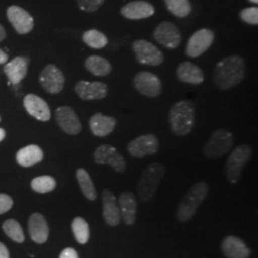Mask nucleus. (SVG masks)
Listing matches in <instances>:
<instances>
[{"mask_svg":"<svg viewBox=\"0 0 258 258\" xmlns=\"http://www.w3.org/2000/svg\"><path fill=\"white\" fill-rule=\"evenodd\" d=\"M83 42L93 49H102L108 44L107 37L98 30L91 29L84 32L83 35Z\"/></svg>","mask_w":258,"mask_h":258,"instance_id":"29","label":"nucleus"},{"mask_svg":"<svg viewBox=\"0 0 258 258\" xmlns=\"http://www.w3.org/2000/svg\"><path fill=\"white\" fill-rule=\"evenodd\" d=\"M43 159V151L37 145H30L19 149L17 153V161L23 167L35 166Z\"/></svg>","mask_w":258,"mask_h":258,"instance_id":"26","label":"nucleus"},{"mask_svg":"<svg viewBox=\"0 0 258 258\" xmlns=\"http://www.w3.org/2000/svg\"><path fill=\"white\" fill-rule=\"evenodd\" d=\"M29 233L32 240L37 244H43L46 242L49 236V227L45 217L41 213H33L28 223Z\"/></svg>","mask_w":258,"mask_h":258,"instance_id":"22","label":"nucleus"},{"mask_svg":"<svg viewBox=\"0 0 258 258\" xmlns=\"http://www.w3.org/2000/svg\"><path fill=\"white\" fill-rule=\"evenodd\" d=\"M166 175V167L152 163L143 171L137 184V194L143 202H148L156 195L158 187Z\"/></svg>","mask_w":258,"mask_h":258,"instance_id":"4","label":"nucleus"},{"mask_svg":"<svg viewBox=\"0 0 258 258\" xmlns=\"http://www.w3.org/2000/svg\"><path fill=\"white\" fill-rule=\"evenodd\" d=\"M118 206L120 212L121 220L126 225L132 226L136 222V214H137V199L136 196L132 192H122L119 196Z\"/></svg>","mask_w":258,"mask_h":258,"instance_id":"20","label":"nucleus"},{"mask_svg":"<svg viewBox=\"0 0 258 258\" xmlns=\"http://www.w3.org/2000/svg\"><path fill=\"white\" fill-rule=\"evenodd\" d=\"M13 199L7 194H0V214L9 212L13 208Z\"/></svg>","mask_w":258,"mask_h":258,"instance_id":"36","label":"nucleus"},{"mask_svg":"<svg viewBox=\"0 0 258 258\" xmlns=\"http://www.w3.org/2000/svg\"><path fill=\"white\" fill-rule=\"evenodd\" d=\"M5 137H6V132H5V130L3 128H0V142L3 141Z\"/></svg>","mask_w":258,"mask_h":258,"instance_id":"41","label":"nucleus"},{"mask_svg":"<svg viewBox=\"0 0 258 258\" xmlns=\"http://www.w3.org/2000/svg\"><path fill=\"white\" fill-rule=\"evenodd\" d=\"M56 186L55 179L51 176H39L31 182V187L38 194H48L53 191Z\"/></svg>","mask_w":258,"mask_h":258,"instance_id":"32","label":"nucleus"},{"mask_svg":"<svg viewBox=\"0 0 258 258\" xmlns=\"http://www.w3.org/2000/svg\"><path fill=\"white\" fill-rule=\"evenodd\" d=\"M24 107L37 120L48 121L51 119V111L48 103L35 94H29L24 98Z\"/></svg>","mask_w":258,"mask_h":258,"instance_id":"19","label":"nucleus"},{"mask_svg":"<svg viewBox=\"0 0 258 258\" xmlns=\"http://www.w3.org/2000/svg\"><path fill=\"white\" fill-rule=\"evenodd\" d=\"M133 84L139 93L149 98L159 97L163 89L161 80L158 76L148 71H142L135 75Z\"/></svg>","mask_w":258,"mask_h":258,"instance_id":"11","label":"nucleus"},{"mask_svg":"<svg viewBox=\"0 0 258 258\" xmlns=\"http://www.w3.org/2000/svg\"><path fill=\"white\" fill-rule=\"evenodd\" d=\"M170 128L177 136H185L195 123V106L192 101L184 100L174 103L168 113Z\"/></svg>","mask_w":258,"mask_h":258,"instance_id":"2","label":"nucleus"},{"mask_svg":"<svg viewBox=\"0 0 258 258\" xmlns=\"http://www.w3.org/2000/svg\"><path fill=\"white\" fill-rule=\"evenodd\" d=\"M0 120H1V119H0Z\"/></svg>","mask_w":258,"mask_h":258,"instance_id":"43","label":"nucleus"},{"mask_svg":"<svg viewBox=\"0 0 258 258\" xmlns=\"http://www.w3.org/2000/svg\"><path fill=\"white\" fill-rule=\"evenodd\" d=\"M252 156V148L248 145H241L231 151L226 163V175L231 184H237L243 169Z\"/></svg>","mask_w":258,"mask_h":258,"instance_id":"5","label":"nucleus"},{"mask_svg":"<svg viewBox=\"0 0 258 258\" xmlns=\"http://www.w3.org/2000/svg\"><path fill=\"white\" fill-rule=\"evenodd\" d=\"M8 61V55L0 49V64H5Z\"/></svg>","mask_w":258,"mask_h":258,"instance_id":"39","label":"nucleus"},{"mask_svg":"<svg viewBox=\"0 0 258 258\" xmlns=\"http://www.w3.org/2000/svg\"><path fill=\"white\" fill-rule=\"evenodd\" d=\"M2 228H3L4 232L6 233V235L11 239L14 240L18 243H22L25 240V235H24L23 230H22L20 224L17 220L9 219V220L4 222Z\"/></svg>","mask_w":258,"mask_h":258,"instance_id":"33","label":"nucleus"},{"mask_svg":"<svg viewBox=\"0 0 258 258\" xmlns=\"http://www.w3.org/2000/svg\"><path fill=\"white\" fill-rule=\"evenodd\" d=\"M0 258H10L9 249L2 242H0Z\"/></svg>","mask_w":258,"mask_h":258,"instance_id":"38","label":"nucleus"},{"mask_svg":"<svg viewBox=\"0 0 258 258\" xmlns=\"http://www.w3.org/2000/svg\"><path fill=\"white\" fill-rule=\"evenodd\" d=\"M71 227L76 240L80 244H86L90 237V229L86 220H84L83 217H76Z\"/></svg>","mask_w":258,"mask_h":258,"instance_id":"30","label":"nucleus"},{"mask_svg":"<svg viewBox=\"0 0 258 258\" xmlns=\"http://www.w3.org/2000/svg\"><path fill=\"white\" fill-rule=\"evenodd\" d=\"M166 9L177 18H185L191 12V5L188 0H165Z\"/></svg>","mask_w":258,"mask_h":258,"instance_id":"31","label":"nucleus"},{"mask_svg":"<svg viewBox=\"0 0 258 258\" xmlns=\"http://www.w3.org/2000/svg\"><path fill=\"white\" fill-rule=\"evenodd\" d=\"M132 50L140 64L159 66L165 60L162 51L146 39H137L133 41Z\"/></svg>","mask_w":258,"mask_h":258,"instance_id":"7","label":"nucleus"},{"mask_svg":"<svg viewBox=\"0 0 258 258\" xmlns=\"http://www.w3.org/2000/svg\"><path fill=\"white\" fill-rule=\"evenodd\" d=\"M94 161L98 165H109L118 173H123L126 170L124 158L109 145H102L95 150Z\"/></svg>","mask_w":258,"mask_h":258,"instance_id":"9","label":"nucleus"},{"mask_svg":"<svg viewBox=\"0 0 258 258\" xmlns=\"http://www.w3.org/2000/svg\"><path fill=\"white\" fill-rule=\"evenodd\" d=\"M102 214L104 221L111 227L120 225L121 222L119 206L114 194L110 189L105 188L102 192Z\"/></svg>","mask_w":258,"mask_h":258,"instance_id":"17","label":"nucleus"},{"mask_svg":"<svg viewBox=\"0 0 258 258\" xmlns=\"http://www.w3.org/2000/svg\"><path fill=\"white\" fill-rule=\"evenodd\" d=\"M75 91L82 100L96 101L102 100L107 96L108 87L102 82L89 83L86 81H81L76 84Z\"/></svg>","mask_w":258,"mask_h":258,"instance_id":"16","label":"nucleus"},{"mask_svg":"<svg viewBox=\"0 0 258 258\" xmlns=\"http://www.w3.org/2000/svg\"><path fill=\"white\" fill-rule=\"evenodd\" d=\"M233 146V135L226 129H216L204 147L206 158L214 160L227 154Z\"/></svg>","mask_w":258,"mask_h":258,"instance_id":"6","label":"nucleus"},{"mask_svg":"<svg viewBox=\"0 0 258 258\" xmlns=\"http://www.w3.org/2000/svg\"><path fill=\"white\" fill-rule=\"evenodd\" d=\"M246 77V62L242 55H231L220 60L213 70V83L220 90H228Z\"/></svg>","mask_w":258,"mask_h":258,"instance_id":"1","label":"nucleus"},{"mask_svg":"<svg viewBox=\"0 0 258 258\" xmlns=\"http://www.w3.org/2000/svg\"><path fill=\"white\" fill-rule=\"evenodd\" d=\"M159 149V140L153 134L141 135L129 142L127 151L135 158H143L148 155H153Z\"/></svg>","mask_w":258,"mask_h":258,"instance_id":"12","label":"nucleus"},{"mask_svg":"<svg viewBox=\"0 0 258 258\" xmlns=\"http://www.w3.org/2000/svg\"><path fill=\"white\" fill-rule=\"evenodd\" d=\"M55 120L58 126L69 135H78L81 133L83 125L73 108L70 106H60L55 110Z\"/></svg>","mask_w":258,"mask_h":258,"instance_id":"13","label":"nucleus"},{"mask_svg":"<svg viewBox=\"0 0 258 258\" xmlns=\"http://www.w3.org/2000/svg\"><path fill=\"white\" fill-rule=\"evenodd\" d=\"M79 8L86 13H94L102 7L104 0H77Z\"/></svg>","mask_w":258,"mask_h":258,"instance_id":"35","label":"nucleus"},{"mask_svg":"<svg viewBox=\"0 0 258 258\" xmlns=\"http://www.w3.org/2000/svg\"><path fill=\"white\" fill-rule=\"evenodd\" d=\"M63 73L54 64L46 65L39 76V83L46 92L58 94L64 86Z\"/></svg>","mask_w":258,"mask_h":258,"instance_id":"14","label":"nucleus"},{"mask_svg":"<svg viewBox=\"0 0 258 258\" xmlns=\"http://www.w3.org/2000/svg\"><path fill=\"white\" fill-rule=\"evenodd\" d=\"M250 3H253V4H258V0H249Z\"/></svg>","mask_w":258,"mask_h":258,"instance_id":"42","label":"nucleus"},{"mask_svg":"<svg viewBox=\"0 0 258 258\" xmlns=\"http://www.w3.org/2000/svg\"><path fill=\"white\" fill-rule=\"evenodd\" d=\"M214 39L215 34L211 29L203 28L196 31L188 38L185 46V54L191 58H197L201 56L212 46Z\"/></svg>","mask_w":258,"mask_h":258,"instance_id":"8","label":"nucleus"},{"mask_svg":"<svg viewBox=\"0 0 258 258\" xmlns=\"http://www.w3.org/2000/svg\"><path fill=\"white\" fill-rule=\"evenodd\" d=\"M5 37H6V31H5L3 26L0 24V41L5 39Z\"/></svg>","mask_w":258,"mask_h":258,"instance_id":"40","label":"nucleus"},{"mask_svg":"<svg viewBox=\"0 0 258 258\" xmlns=\"http://www.w3.org/2000/svg\"><path fill=\"white\" fill-rule=\"evenodd\" d=\"M117 125V120L111 116H104L102 113H96L89 120V127L95 136L106 137L110 135Z\"/></svg>","mask_w":258,"mask_h":258,"instance_id":"23","label":"nucleus"},{"mask_svg":"<svg viewBox=\"0 0 258 258\" xmlns=\"http://www.w3.org/2000/svg\"><path fill=\"white\" fill-rule=\"evenodd\" d=\"M209 194V184L198 182L185 194L177 209V219L181 223L189 221Z\"/></svg>","mask_w":258,"mask_h":258,"instance_id":"3","label":"nucleus"},{"mask_svg":"<svg viewBox=\"0 0 258 258\" xmlns=\"http://www.w3.org/2000/svg\"><path fill=\"white\" fill-rule=\"evenodd\" d=\"M154 13V7L147 1H132L120 9L121 16L130 20L148 19L152 17Z\"/></svg>","mask_w":258,"mask_h":258,"instance_id":"18","label":"nucleus"},{"mask_svg":"<svg viewBox=\"0 0 258 258\" xmlns=\"http://www.w3.org/2000/svg\"><path fill=\"white\" fill-rule=\"evenodd\" d=\"M221 249L227 258H249L251 252L245 242L234 235H229L224 238Z\"/></svg>","mask_w":258,"mask_h":258,"instance_id":"21","label":"nucleus"},{"mask_svg":"<svg viewBox=\"0 0 258 258\" xmlns=\"http://www.w3.org/2000/svg\"><path fill=\"white\" fill-rule=\"evenodd\" d=\"M86 70L96 77H105L110 74L112 65L109 60L101 55H92L88 56L84 62Z\"/></svg>","mask_w":258,"mask_h":258,"instance_id":"27","label":"nucleus"},{"mask_svg":"<svg viewBox=\"0 0 258 258\" xmlns=\"http://www.w3.org/2000/svg\"><path fill=\"white\" fill-rule=\"evenodd\" d=\"M240 19L245 23L250 25L258 24V8L257 7H249L243 9L239 14Z\"/></svg>","mask_w":258,"mask_h":258,"instance_id":"34","label":"nucleus"},{"mask_svg":"<svg viewBox=\"0 0 258 258\" xmlns=\"http://www.w3.org/2000/svg\"><path fill=\"white\" fill-rule=\"evenodd\" d=\"M77 180L79 185L83 191V195L89 200V201H95L98 197L96 187L94 185L92 179L89 175V173L83 169V168H79L77 170Z\"/></svg>","mask_w":258,"mask_h":258,"instance_id":"28","label":"nucleus"},{"mask_svg":"<svg viewBox=\"0 0 258 258\" xmlns=\"http://www.w3.org/2000/svg\"><path fill=\"white\" fill-rule=\"evenodd\" d=\"M4 72L9 79L10 83L17 85L23 81L28 72V60L25 57L18 56L8 64L5 65Z\"/></svg>","mask_w":258,"mask_h":258,"instance_id":"25","label":"nucleus"},{"mask_svg":"<svg viewBox=\"0 0 258 258\" xmlns=\"http://www.w3.org/2000/svg\"><path fill=\"white\" fill-rule=\"evenodd\" d=\"M58 258H79V254L73 248H66L61 250Z\"/></svg>","mask_w":258,"mask_h":258,"instance_id":"37","label":"nucleus"},{"mask_svg":"<svg viewBox=\"0 0 258 258\" xmlns=\"http://www.w3.org/2000/svg\"><path fill=\"white\" fill-rule=\"evenodd\" d=\"M176 74L178 80L183 83L198 85L205 81L203 70L199 66L189 61H184L179 65Z\"/></svg>","mask_w":258,"mask_h":258,"instance_id":"24","label":"nucleus"},{"mask_svg":"<svg viewBox=\"0 0 258 258\" xmlns=\"http://www.w3.org/2000/svg\"><path fill=\"white\" fill-rule=\"evenodd\" d=\"M7 18L15 30L20 35H26L34 28V19L26 10L19 6H11L7 10Z\"/></svg>","mask_w":258,"mask_h":258,"instance_id":"15","label":"nucleus"},{"mask_svg":"<svg viewBox=\"0 0 258 258\" xmlns=\"http://www.w3.org/2000/svg\"><path fill=\"white\" fill-rule=\"evenodd\" d=\"M153 37L158 43L168 49H176L182 41V34L174 23L163 21L157 26Z\"/></svg>","mask_w":258,"mask_h":258,"instance_id":"10","label":"nucleus"}]
</instances>
